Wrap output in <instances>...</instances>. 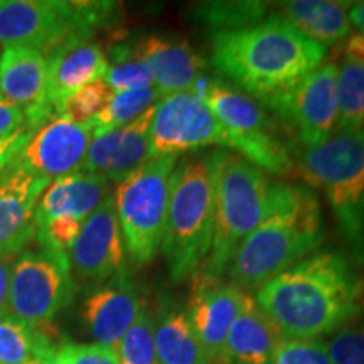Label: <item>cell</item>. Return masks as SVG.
Returning <instances> with one entry per match:
<instances>
[{
	"label": "cell",
	"mask_w": 364,
	"mask_h": 364,
	"mask_svg": "<svg viewBox=\"0 0 364 364\" xmlns=\"http://www.w3.org/2000/svg\"><path fill=\"white\" fill-rule=\"evenodd\" d=\"M326 238L322 209L307 186L272 182L265 216L240 245L228 267L230 284L258 289L312 255Z\"/></svg>",
	"instance_id": "obj_3"
},
{
	"label": "cell",
	"mask_w": 364,
	"mask_h": 364,
	"mask_svg": "<svg viewBox=\"0 0 364 364\" xmlns=\"http://www.w3.org/2000/svg\"><path fill=\"white\" fill-rule=\"evenodd\" d=\"M215 233L213 182L208 157L188 159L171 177L161 250L174 282L196 280L211 253Z\"/></svg>",
	"instance_id": "obj_5"
},
{
	"label": "cell",
	"mask_w": 364,
	"mask_h": 364,
	"mask_svg": "<svg viewBox=\"0 0 364 364\" xmlns=\"http://www.w3.org/2000/svg\"><path fill=\"white\" fill-rule=\"evenodd\" d=\"M208 107L225 127L231 140V152L247 159L260 171L275 176L292 174L295 152L282 134L279 120L262 105L238 90L211 81L206 97Z\"/></svg>",
	"instance_id": "obj_9"
},
{
	"label": "cell",
	"mask_w": 364,
	"mask_h": 364,
	"mask_svg": "<svg viewBox=\"0 0 364 364\" xmlns=\"http://www.w3.org/2000/svg\"><path fill=\"white\" fill-rule=\"evenodd\" d=\"M34 132L36 130L31 129V127H22V129L0 139V179L12 169L17 156L26 147V144L29 142Z\"/></svg>",
	"instance_id": "obj_37"
},
{
	"label": "cell",
	"mask_w": 364,
	"mask_h": 364,
	"mask_svg": "<svg viewBox=\"0 0 364 364\" xmlns=\"http://www.w3.org/2000/svg\"><path fill=\"white\" fill-rule=\"evenodd\" d=\"M262 311L282 336L318 339L364 312V277L341 252H317L257 289Z\"/></svg>",
	"instance_id": "obj_1"
},
{
	"label": "cell",
	"mask_w": 364,
	"mask_h": 364,
	"mask_svg": "<svg viewBox=\"0 0 364 364\" xmlns=\"http://www.w3.org/2000/svg\"><path fill=\"white\" fill-rule=\"evenodd\" d=\"M156 105L129 125L97 132L91 139L81 171L107 177L110 182L127 179L152 157L150 129Z\"/></svg>",
	"instance_id": "obj_16"
},
{
	"label": "cell",
	"mask_w": 364,
	"mask_h": 364,
	"mask_svg": "<svg viewBox=\"0 0 364 364\" xmlns=\"http://www.w3.org/2000/svg\"><path fill=\"white\" fill-rule=\"evenodd\" d=\"M56 364H120L117 351L102 344L66 343L56 351Z\"/></svg>",
	"instance_id": "obj_36"
},
{
	"label": "cell",
	"mask_w": 364,
	"mask_h": 364,
	"mask_svg": "<svg viewBox=\"0 0 364 364\" xmlns=\"http://www.w3.org/2000/svg\"><path fill=\"white\" fill-rule=\"evenodd\" d=\"M49 59L48 102L59 115L63 103L86 85L103 80L107 75L108 58L98 44L71 43L63 46Z\"/></svg>",
	"instance_id": "obj_21"
},
{
	"label": "cell",
	"mask_w": 364,
	"mask_h": 364,
	"mask_svg": "<svg viewBox=\"0 0 364 364\" xmlns=\"http://www.w3.org/2000/svg\"><path fill=\"white\" fill-rule=\"evenodd\" d=\"M152 157L177 156L209 145L231 149L225 127L194 91H182L162 98L156 105L150 129Z\"/></svg>",
	"instance_id": "obj_12"
},
{
	"label": "cell",
	"mask_w": 364,
	"mask_h": 364,
	"mask_svg": "<svg viewBox=\"0 0 364 364\" xmlns=\"http://www.w3.org/2000/svg\"><path fill=\"white\" fill-rule=\"evenodd\" d=\"M159 364H211L184 309L164 307L156 322Z\"/></svg>",
	"instance_id": "obj_25"
},
{
	"label": "cell",
	"mask_w": 364,
	"mask_h": 364,
	"mask_svg": "<svg viewBox=\"0 0 364 364\" xmlns=\"http://www.w3.org/2000/svg\"><path fill=\"white\" fill-rule=\"evenodd\" d=\"M280 339L279 327L247 294L228 334L221 364H272Z\"/></svg>",
	"instance_id": "obj_23"
},
{
	"label": "cell",
	"mask_w": 364,
	"mask_h": 364,
	"mask_svg": "<svg viewBox=\"0 0 364 364\" xmlns=\"http://www.w3.org/2000/svg\"><path fill=\"white\" fill-rule=\"evenodd\" d=\"M103 80L115 93L117 91L145 90L154 86L152 70H150L147 63L136 58L120 61L115 66L108 68Z\"/></svg>",
	"instance_id": "obj_35"
},
{
	"label": "cell",
	"mask_w": 364,
	"mask_h": 364,
	"mask_svg": "<svg viewBox=\"0 0 364 364\" xmlns=\"http://www.w3.org/2000/svg\"><path fill=\"white\" fill-rule=\"evenodd\" d=\"M85 221L75 216H58L36 226V240L39 247L49 252H70L75 240L78 238Z\"/></svg>",
	"instance_id": "obj_34"
},
{
	"label": "cell",
	"mask_w": 364,
	"mask_h": 364,
	"mask_svg": "<svg viewBox=\"0 0 364 364\" xmlns=\"http://www.w3.org/2000/svg\"><path fill=\"white\" fill-rule=\"evenodd\" d=\"M144 306L136 287L122 273L86 297L81 316L97 344L115 349Z\"/></svg>",
	"instance_id": "obj_19"
},
{
	"label": "cell",
	"mask_w": 364,
	"mask_h": 364,
	"mask_svg": "<svg viewBox=\"0 0 364 364\" xmlns=\"http://www.w3.org/2000/svg\"><path fill=\"white\" fill-rule=\"evenodd\" d=\"M27 364H56V359H36V361Z\"/></svg>",
	"instance_id": "obj_42"
},
{
	"label": "cell",
	"mask_w": 364,
	"mask_h": 364,
	"mask_svg": "<svg viewBox=\"0 0 364 364\" xmlns=\"http://www.w3.org/2000/svg\"><path fill=\"white\" fill-rule=\"evenodd\" d=\"M110 196V181L98 174L78 171L58 177L46 188L34 213L36 226L58 216H75L85 221Z\"/></svg>",
	"instance_id": "obj_22"
},
{
	"label": "cell",
	"mask_w": 364,
	"mask_h": 364,
	"mask_svg": "<svg viewBox=\"0 0 364 364\" xmlns=\"http://www.w3.org/2000/svg\"><path fill=\"white\" fill-rule=\"evenodd\" d=\"M265 6L263 2H204L196 6L194 16L220 31H233L260 22Z\"/></svg>",
	"instance_id": "obj_30"
},
{
	"label": "cell",
	"mask_w": 364,
	"mask_h": 364,
	"mask_svg": "<svg viewBox=\"0 0 364 364\" xmlns=\"http://www.w3.org/2000/svg\"><path fill=\"white\" fill-rule=\"evenodd\" d=\"M326 346L332 364H364V321L341 327Z\"/></svg>",
	"instance_id": "obj_33"
},
{
	"label": "cell",
	"mask_w": 364,
	"mask_h": 364,
	"mask_svg": "<svg viewBox=\"0 0 364 364\" xmlns=\"http://www.w3.org/2000/svg\"><path fill=\"white\" fill-rule=\"evenodd\" d=\"M351 6L353 2L339 0H294L282 4L279 16L307 39L327 48L351 34Z\"/></svg>",
	"instance_id": "obj_24"
},
{
	"label": "cell",
	"mask_w": 364,
	"mask_h": 364,
	"mask_svg": "<svg viewBox=\"0 0 364 364\" xmlns=\"http://www.w3.org/2000/svg\"><path fill=\"white\" fill-rule=\"evenodd\" d=\"M113 95L115 91L105 83V80H98L71 95L63 103L59 115H65L76 124H86V122L93 120L110 103Z\"/></svg>",
	"instance_id": "obj_31"
},
{
	"label": "cell",
	"mask_w": 364,
	"mask_h": 364,
	"mask_svg": "<svg viewBox=\"0 0 364 364\" xmlns=\"http://www.w3.org/2000/svg\"><path fill=\"white\" fill-rule=\"evenodd\" d=\"M75 295L70 257L49 250L17 255L9 290V314L33 327H49Z\"/></svg>",
	"instance_id": "obj_10"
},
{
	"label": "cell",
	"mask_w": 364,
	"mask_h": 364,
	"mask_svg": "<svg viewBox=\"0 0 364 364\" xmlns=\"http://www.w3.org/2000/svg\"><path fill=\"white\" fill-rule=\"evenodd\" d=\"M17 255L0 257V317L9 316V290H11L12 267Z\"/></svg>",
	"instance_id": "obj_39"
},
{
	"label": "cell",
	"mask_w": 364,
	"mask_h": 364,
	"mask_svg": "<svg viewBox=\"0 0 364 364\" xmlns=\"http://www.w3.org/2000/svg\"><path fill=\"white\" fill-rule=\"evenodd\" d=\"M110 2L0 0V46L27 48L49 58L63 46L86 43L110 22Z\"/></svg>",
	"instance_id": "obj_7"
},
{
	"label": "cell",
	"mask_w": 364,
	"mask_h": 364,
	"mask_svg": "<svg viewBox=\"0 0 364 364\" xmlns=\"http://www.w3.org/2000/svg\"><path fill=\"white\" fill-rule=\"evenodd\" d=\"M135 58L147 63L154 75V88L161 100L191 91L203 78L206 61L184 39L147 36L135 48Z\"/></svg>",
	"instance_id": "obj_20"
},
{
	"label": "cell",
	"mask_w": 364,
	"mask_h": 364,
	"mask_svg": "<svg viewBox=\"0 0 364 364\" xmlns=\"http://www.w3.org/2000/svg\"><path fill=\"white\" fill-rule=\"evenodd\" d=\"M348 17L351 26H354L359 33L364 34V2H353V6L348 12Z\"/></svg>",
	"instance_id": "obj_41"
},
{
	"label": "cell",
	"mask_w": 364,
	"mask_h": 364,
	"mask_svg": "<svg viewBox=\"0 0 364 364\" xmlns=\"http://www.w3.org/2000/svg\"><path fill=\"white\" fill-rule=\"evenodd\" d=\"M49 327H33L14 316L0 317V364H27L56 359V344Z\"/></svg>",
	"instance_id": "obj_26"
},
{
	"label": "cell",
	"mask_w": 364,
	"mask_h": 364,
	"mask_svg": "<svg viewBox=\"0 0 364 364\" xmlns=\"http://www.w3.org/2000/svg\"><path fill=\"white\" fill-rule=\"evenodd\" d=\"M363 132H364V130H363Z\"/></svg>",
	"instance_id": "obj_43"
},
{
	"label": "cell",
	"mask_w": 364,
	"mask_h": 364,
	"mask_svg": "<svg viewBox=\"0 0 364 364\" xmlns=\"http://www.w3.org/2000/svg\"><path fill=\"white\" fill-rule=\"evenodd\" d=\"M338 129L336 132L364 130V61L344 56L338 66Z\"/></svg>",
	"instance_id": "obj_27"
},
{
	"label": "cell",
	"mask_w": 364,
	"mask_h": 364,
	"mask_svg": "<svg viewBox=\"0 0 364 364\" xmlns=\"http://www.w3.org/2000/svg\"><path fill=\"white\" fill-rule=\"evenodd\" d=\"M156 322L157 316L144 306L115 348L120 364H157Z\"/></svg>",
	"instance_id": "obj_29"
},
{
	"label": "cell",
	"mask_w": 364,
	"mask_h": 364,
	"mask_svg": "<svg viewBox=\"0 0 364 364\" xmlns=\"http://www.w3.org/2000/svg\"><path fill=\"white\" fill-rule=\"evenodd\" d=\"M294 172L321 189L341 231L364 258V132H336L295 156Z\"/></svg>",
	"instance_id": "obj_6"
},
{
	"label": "cell",
	"mask_w": 364,
	"mask_h": 364,
	"mask_svg": "<svg viewBox=\"0 0 364 364\" xmlns=\"http://www.w3.org/2000/svg\"><path fill=\"white\" fill-rule=\"evenodd\" d=\"M344 53L346 56H351L359 59V61H364V34L358 33L349 36L348 43H346Z\"/></svg>",
	"instance_id": "obj_40"
},
{
	"label": "cell",
	"mask_w": 364,
	"mask_h": 364,
	"mask_svg": "<svg viewBox=\"0 0 364 364\" xmlns=\"http://www.w3.org/2000/svg\"><path fill=\"white\" fill-rule=\"evenodd\" d=\"M93 134L91 122L76 124L58 115L34 132L16 162L31 174L53 182L83 167Z\"/></svg>",
	"instance_id": "obj_13"
},
{
	"label": "cell",
	"mask_w": 364,
	"mask_h": 364,
	"mask_svg": "<svg viewBox=\"0 0 364 364\" xmlns=\"http://www.w3.org/2000/svg\"><path fill=\"white\" fill-rule=\"evenodd\" d=\"M326 48L300 34L279 14L233 31H216L211 63L263 105L317 70Z\"/></svg>",
	"instance_id": "obj_2"
},
{
	"label": "cell",
	"mask_w": 364,
	"mask_h": 364,
	"mask_svg": "<svg viewBox=\"0 0 364 364\" xmlns=\"http://www.w3.org/2000/svg\"><path fill=\"white\" fill-rule=\"evenodd\" d=\"M176 164L177 156L150 157L113 196L125 252L136 267L149 265L161 250Z\"/></svg>",
	"instance_id": "obj_8"
},
{
	"label": "cell",
	"mask_w": 364,
	"mask_h": 364,
	"mask_svg": "<svg viewBox=\"0 0 364 364\" xmlns=\"http://www.w3.org/2000/svg\"><path fill=\"white\" fill-rule=\"evenodd\" d=\"M125 243L117 218L115 199L108 196L86 218L68 257L80 280L105 282L125 273Z\"/></svg>",
	"instance_id": "obj_14"
},
{
	"label": "cell",
	"mask_w": 364,
	"mask_h": 364,
	"mask_svg": "<svg viewBox=\"0 0 364 364\" xmlns=\"http://www.w3.org/2000/svg\"><path fill=\"white\" fill-rule=\"evenodd\" d=\"M338 65L322 63L294 88L262 105L284 122L304 149L317 147L338 129Z\"/></svg>",
	"instance_id": "obj_11"
},
{
	"label": "cell",
	"mask_w": 364,
	"mask_h": 364,
	"mask_svg": "<svg viewBox=\"0 0 364 364\" xmlns=\"http://www.w3.org/2000/svg\"><path fill=\"white\" fill-rule=\"evenodd\" d=\"M49 184L43 177L22 169L17 162L0 179V257L19 255L34 238V213Z\"/></svg>",
	"instance_id": "obj_18"
},
{
	"label": "cell",
	"mask_w": 364,
	"mask_h": 364,
	"mask_svg": "<svg viewBox=\"0 0 364 364\" xmlns=\"http://www.w3.org/2000/svg\"><path fill=\"white\" fill-rule=\"evenodd\" d=\"M22 127H29L24 110L0 97V139L22 129Z\"/></svg>",
	"instance_id": "obj_38"
},
{
	"label": "cell",
	"mask_w": 364,
	"mask_h": 364,
	"mask_svg": "<svg viewBox=\"0 0 364 364\" xmlns=\"http://www.w3.org/2000/svg\"><path fill=\"white\" fill-rule=\"evenodd\" d=\"M194 282V292L186 312L209 361L221 364L228 334L247 294L233 284H225L221 280Z\"/></svg>",
	"instance_id": "obj_17"
},
{
	"label": "cell",
	"mask_w": 364,
	"mask_h": 364,
	"mask_svg": "<svg viewBox=\"0 0 364 364\" xmlns=\"http://www.w3.org/2000/svg\"><path fill=\"white\" fill-rule=\"evenodd\" d=\"M213 182L215 233L206 267L196 280L220 282L240 245L260 225L272 182L265 172L228 149L208 156Z\"/></svg>",
	"instance_id": "obj_4"
},
{
	"label": "cell",
	"mask_w": 364,
	"mask_h": 364,
	"mask_svg": "<svg viewBox=\"0 0 364 364\" xmlns=\"http://www.w3.org/2000/svg\"><path fill=\"white\" fill-rule=\"evenodd\" d=\"M272 364H332L327 346L321 339L285 338L277 344Z\"/></svg>",
	"instance_id": "obj_32"
},
{
	"label": "cell",
	"mask_w": 364,
	"mask_h": 364,
	"mask_svg": "<svg viewBox=\"0 0 364 364\" xmlns=\"http://www.w3.org/2000/svg\"><path fill=\"white\" fill-rule=\"evenodd\" d=\"M156 102H161V95L157 93L154 86L145 90L117 91L110 100V103L91 120L95 134L129 125L130 122L139 118L149 108L157 105Z\"/></svg>",
	"instance_id": "obj_28"
},
{
	"label": "cell",
	"mask_w": 364,
	"mask_h": 364,
	"mask_svg": "<svg viewBox=\"0 0 364 364\" xmlns=\"http://www.w3.org/2000/svg\"><path fill=\"white\" fill-rule=\"evenodd\" d=\"M49 93V59L27 48L0 53V97L24 110L27 125L38 130L54 117Z\"/></svg>",
	"instance_id": "obj_15"
}]
</instances>
